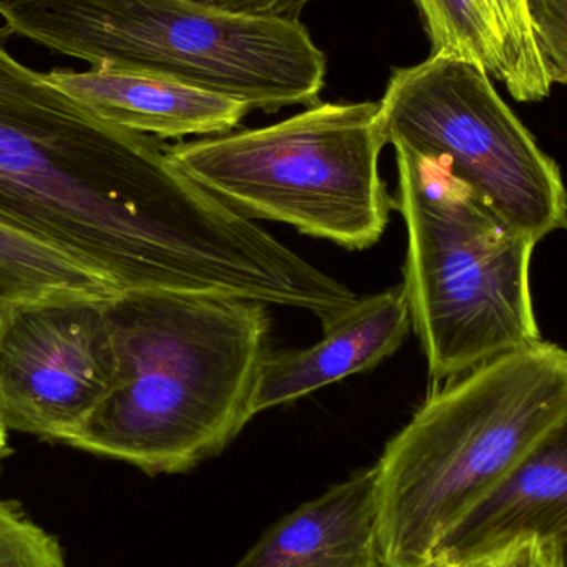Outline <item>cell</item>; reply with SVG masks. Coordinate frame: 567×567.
<instances>
[{
    "instance_id": "6da1fadb",
    "label": "cell",
    "mask_w": 567,
    "mask_h": 567,
    "mask_svg": "<svg viewBox=\"0 0 567 567\" xmlns=\"http://www.w3.org/2000/svg\"><path fill=\"white\" fill-rule=\"evenodd\" d=\"M0 30V223L122 290L282 306L302 259L186 175L153 136L13 59Z\"/></svg>"
},
{
    "instance_id": "7a4b0ae2",
    "label": "cell",
    "mask_w": 567,
    "mask_h": 567,
    "mask_svg": "<svg viewBox=\"0 0 567 567\" xmlns=\"http://www.w3.org/2000/svg\"><path fill=\"white\" fill-rule=\"evenodd\" d=\"M268 303L215 293L125 290L106 300L116 375L65 445L148 475L219 455L256 416L271 355Z\"/></svg>"
},
{
    "instance_id": "3957f363",
    "label": "cell",
    "mask_w": 567,
    "mask_h": 567,
    "mask_svg": "<svg viewBox=\"0 0 567 567\" xmlns=\"http://www.w3.org/2000/svg\"><path fill=\"white\" fill-rule=\"evenodd\" d=\"M567 412V350L542 342L435 385L377 463L385 567H425Z\"/></svg>"
},
{
    "instance_id": "277c9868",
    "label": "cell",
    "mask_w": 567,
    "mask_h": 567,
    "mask_svg": "<svg viewBox=\"0 0 567 567\" xmlns=\"http://www.w3.org/2000/svg\"><path fill=\"white\" fill-rule=\"evenodd\" d=\"M16 33L92 66L155 73L249 110L313 106L327 60L300 20L235 16L189 0H10Z\"/></svg>"
},
{
    "instance_id": "5b68a950",
    "label": "cell",
    "mask_w": 567,
    "mask_h": 567,
    "mask_svg": "<svg viewBox=\"0 0 567 567\" xmlns=\"http://www.w3.org/2000/svg\"><path fill=\"white\" fill-rule=\"evenodd\" d=\"M409 236L412 327L433 385L542 342L532 293L536 243L486 208L442 159L395 148Z\"/></svg>"
},
{
    "instance_id": "8992f818",
    "label": "cell",
    "mask_w": 567,
    "mask_h": 567,
    "mask_svg": "<svg viewBox=\"0 0 567 567\" xmlns=\"http://www.w3.org/2000/svg\"><path fill=\"white\" fill-rule=\"evenodd\" d=\"M379 102L317 103L262 128L166 146L198 185L251 219L350 251L382 239L396 199L380 175Z\"/></svg>"
},
{
    "instance_id": "52a82bcc",
    "label": "cell",
    "mask_w": 567,
    "mask_h": 567,
    "mask_svg": "<svg viewBox=\"0 0 567 567\" xmlns=\"http://www.w3.org/2000/svg\"><path fill=\"white\" fill-rule=\"evenodd\" d=\"M379 103L389 145L442 159L519 235L538 245L567 228L561 169L478 63L432 53L393 69Z\"/></svg>"
},
{
    "instance_id": "ba28073f",
    "label": "cell",
    "mask_w": 567,
    "mask_h": 567,
    "mask_svg": "<svg viewBox=\"0 0 567 567\" xmlns=\"http://www.w3.org/2000/svg\"><path fill=\"white\" fill-rule=\"evenodd\" d=\"M106 300L65 296L9 303L0 316V420L66 443L112 389L116 350Z\"/></svg>"
},
{
    "instance_id": "9c48e42d",
    "label": "cell",
    "mask_w": 567,
    "mask_h": 567,
    "mask_svg": "<svg viewBox=\"0 0 567 567\" xmlns=\"http://www.w3.org/2000/svg\"><path fill=\"white\" fill-rule=\"evenodd\" d=\"M410 329L412 316L403 284L357 299L322 327L319 342L271 352L256 390V415L373 369L402 347Z\"/></svg>"
},
{
    "instance_id": "30bf717a",
    "label": "cell",
    "mask_w": 567,
    "mask_h": 567,
    "mask_svg": "<svg viewBox=\"0 0 567 567\" xmlns=\"http://www.w3.org/2000/svg\"><path fill=\"white\" fill-rule=\"evenodd\" d=\"M47 76L106 122L153 138L226 135L251 112L238 100L155 73L92 66Z\"/></svg>"
},
{
    "instance_id": "8fae6325",
    "label": "cell",
    "mask_w": 567,
    "mask_h": 567,
    "mask_svg": "<svg viewBox=\"0 0 567 567\" xmlns=\"http://www.w3.org/2000/svg\"><path fill=\"white\" fill-rule=\"evenodd\" d=\"M235 567H385L377 466L284 516Z\"/></svg>"
},
{
    "instance_id": "7c38bea8",
    "label": "cell",
    "mask_w": 567,
    "mask_h": 567,
    "mask_svg": "<svg viewBox=\"0 0 567 567\" xmlns=\"http://www.w3.org/2000/svg\"><path fill=\"white\" fill-rule=\"evenodd\" d=\"M567 536V412L509 478L443 543L435 559H458L523 539Z\"/></svg>"
},
{
    "instance_id": "4fadbf2b",
    "label": "cell",
    "mask_w": 567,
    "mask_h": 567,
    "mask_svg": "<svg viewBox=\"0 0 567 567\" xmlns=\"http://www.w3.org/2000/svg\"><path fill=\"white\" fill-rule=\"evenodd\" d=\"M122 290L79 259L0 223V303L47 297L112 299Z\"/></svg>"
},
{
    "instance_id": "5bb4252c",
    "label": "cell",
    "mask_w": 567,
    "mask_h": 567,
    "mask_svg": "<svg viewBox=\"0 0 567 567\" xmlns=\"http://www.w3.org/2000/svg\"><path fill=\"white\" fill-rule=\"evenodd\" d=\"M425 20L432 53L455 55L505 76V40L492 0H415Z\"/></svg>"
},
{
    "instance_id": "9a60e30c",
    "label": "cell",
    "mask_w": 567,
    "mask_h": 567,
    "mask_svg": "<svg viewBox=\"0 0 567 567\" xmlns=\"http://www.w3.org/2000/svg\"><path fill=\"white\" fill-rule=\"evenodd\" d=\"M505 40V83L518 102H539L551 93L542 52L533 32L529 0H492Z\"/></svg>"
},
{
    "instance_id": "2e32d148",
    "label": "cell",
    "mask_w": 567,
    "mask_h": 567,
    "mask_svg": "<svg viewBox=\"0 0 567 567\" xmlns=\"http://www.w3.org/2000/svg\"><path fill=\"white\" fill-rule=\"evenodd\" d=\"M0 567H65L59 539L0 499Z\"/></svg>"
},
{
    "instance_id": "e0dca14e",
    "label": "cell",
    "mask_w": 567,
    "mask_h": 567,
    "mask_svg": "<svg viewBox=\"0 0 567 567\" xmlns=\"http://www.w3.org/2000/svg\"><path fill=\"white\" fill-rule=\"evenodd\" d=\"M529 13L549 80L567 85V0H529Z\"/></svg>"
},
{
    "instance_id": "ac0fdd59",
    "label": "cell",
    "mask_w": 567,
    "mask_h": 567,
    "mask_svg": "<svg viewBox=\"0 0 567 567\" xmlns=\"http://www.w3.org/2000/svg\"><path fill=\"white\" fill-rule=\"evenodd\" d=\"M545 546L543 539H523L468 558L435 559L425 567H539Z\"/></svg>"
},
{
    "instance_id": "d6986e66",
    "label": "cell",
    "mask_w": 567,
    "mask_h": 567,
    "mask_svg": "<svg viewBox=\"0 0 567 567\" xmlns=\"http://www.w3.org/2000/svg\"><path fill=\"white\" fill-rule=\"evenodd\" d=\"M235 16L299 20L310 0H189Z\"/></svg>"
},
{
    "instance_id": "ffe728a7",
    "label": "cell",
    "mask_w": 567,
    "mask_h": 567,
    "mask_svg": "<svg viewBox=\"0 0 567 567\" xmlns=\"http://www.w3.org/2000/svg\"><path fill=\"white\" fill-rule=\"evenodd\" d=\"M7 453V426L3 425L0 420V462H2L3 455Z\"/></svg>"
},
{
    "instance_id": "44dd1931",
    "label": "cell",
    "mask_w": 567,
    "mask_h": 567,
    "mask_svg": "<svg viewBox=\"0 0 567 567\" xmlns=\"http://www.w3.org/2000/svg\"><path fill=\"white\" fill-rule=\"evenodd\" d=\"M558 548H559V558H561V567H567V536L565 538L559 539Z\"/></svg>"
},
{
    "instance_id": "7402d4cb",
    "label": "cell",
    "mask_w": 567,
    "mask_h": 567,
    "mask_svg": "<svg viewBox=\"0 0 567 567\" xmlns=\"http://www.w3.org/2000/svg\"><path fill=\"white\" fill-rule=\"evenodd\" d=\"M10 0H0V6H6V3H9Z\"/></svg>"
},
{
    "instance_id": "603a6c76",
    "label": "cell",
    "mask_w": 567,
    "mask_h": 567,
    "mask_svg": "<svg viewBox=\"0 0 567 567\" xmlns=\"http://www.w3.org/2000/svg\"><path fill=\"white\" fill-rule=\"evenodd\" d=\"M3 307H6V306H3V303H0V316H2Z\"/></svg>"
}]
</instances>
